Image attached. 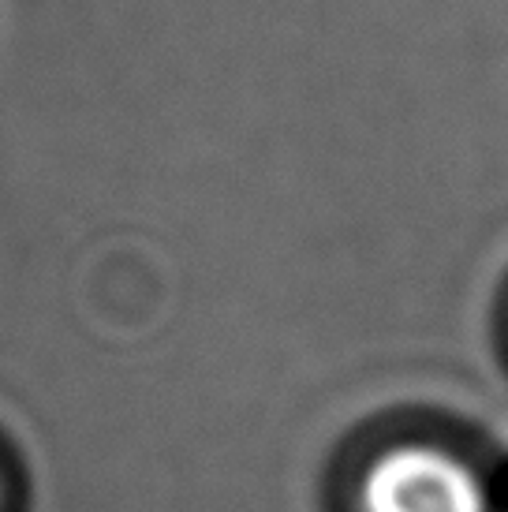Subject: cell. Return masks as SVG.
<instances>
[{
  "label": "cell",
  "mask_w": 508,
  "mask_h": 512,
  "mask_svg": "<svg viewBox=\"0 0 508 512\" xmlns=\"http://www.w3.org/2000/svg\"><path fill=\"white\" fill-rule=\"evenodd\" d=\"M363 505L367 512H490L479 479L430 445H404L374 460Z\"/></svg>",
  "instance_id": "obj_1"
}]
</instances>
